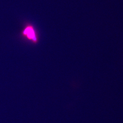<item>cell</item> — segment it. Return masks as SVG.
I'll return each instance as SVG.
<instances>
[{
    "instance_id": "obj_1",
    "label": "cell",
    "mask_w": 123,
    "mask_h": 123,
    "mask_svg": "<svg viewBox=\"0 0 123 123\" xmlns=\"http://www.w3.org/2000/svg\"><path fill=\"white\" fill-rule=\"evenodd\" d=\"M22 37L34 44H37L39 41V36L36 30L31 25L26 26L21 32Z\"/></svg>"
}]
</instances>
